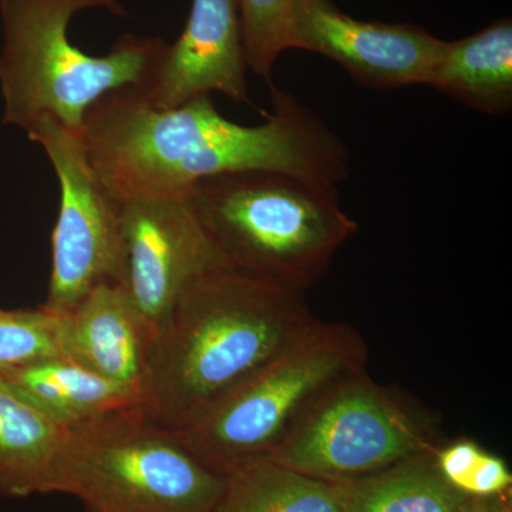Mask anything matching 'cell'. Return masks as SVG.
I'll return each instance as SVG.
<instances>
[{
    "label": "cell",
    "mask_w": 512,
    "mask_h": 512,
    "mask_svg": "<svg viewBox=\"0 0 512 512\" xmlns=\"http://www.w3.org/2000/svg\"><path fill=\"white\" fill-rule=\"evenodd\" d=\"M271 96L265 123L242 126L222 116L211 94L160 110L138 89L116 90L87 110L80 137L119 201L190 197L205 178L245 171L339 188L350 174L348 147L291 93L271 86Z\"/></svg>",
    "instance_id": "1"
},
{
    "label": "cell",
    "mask_w": 512,
    "mask_h": 512,
    "mask_svg": "<svg viewBox=\"0 0 512 512\" xmlns=\"http://www.w3.org/2000/svg\"><path fill=\"white\" fill-rule=\"evenodd\" d=\"M319 320L303 292L229 266L211 269L158 322L141 410L180 429Z\"/></svg>",
    "instance_id": "2"
},
{
    "label": "cell",
    "mask_w": 512,
    "mask_h": 512,
    "mask_svg": "<svg viewBox=\"0 0 512 512\" xmlns=\"http://www.w3.org/2000/svg\"><path fill=\"white\" fill-rule=\"evenodd\" d=\"M104 9L124 16L119 0H0L3 123L28 131L50 117L80 133L87 110L111 92L147 89L167 43L127 35L109 55H87L69 39L73 16Z\"/></svg>",
    "instance_id": "3"
},
{
    "label": "cell",
    "mask_w": 512,
    "mask_h": 512,
    "mask_svg": "<svg viewBox=\"0 0 512 512\" xmlns=\"http://www.w3.org/2000/svg\"><path fill=\"white\" fill-rule=\"evenodd\" d=\"M190 198L229 268L305 293L328 272L357 224L339 188L269 171L205 178Z\"/></svg>",
    "instance_id": "4"
},
{
    "label": "cell",
    "mask_w": 512,
    "mask_h": 512,
    "mask_svg": "<svg viewBox=\"0 0 512 512\" xmlns=\"http://www.w3.org/2000/svg\"><path fill=\"white\" fill-rule=\"evenodd\" d=\"M225 485L173 429L131 407L66 429L47 494L96 512H210Z\"/></svg>",
    "instance_id": "5"
},
{
    "label": "cell",
    "mask_w": 512,
    "mask_h": 512,
    "mask_svg": "<svg viewBox=\"0 0 512 512\" xmlns=\"http://www.w3.org/2000/svg\"><path fill=\"white\" fill-rule=\"evenodd\" d=\"M366 362L359 330L319 320L301 339L174 431L195 456L228 474L249 461L271 457L320 394L343 377L365 370Z\"/></svg>",
    "instance_id": "6"
},
{
    "label": "cell",
    "mask_w": 512,
    "mask_h": 512,
    "mask_svg": "<svg viewBox=\"0 0 512 512\" xmlns=\"http://www.w3.org/2000/svg\"><path fill=\"white\" fill-rule=\"evenodd\" d=\"M437 448L430 420L376 383L365 369L320 394L268 458L305 476L339 484Z\"/></svg>",
    "instance_id": "7"
},
{
    "label": "cell",
    "mask_w": 512,
    "mask_h": 512,
    "mask_svg": "<svg viewBox=\"0 0 512 512\" xmlns=\"http://www.w3.org/2000/svg\"><path fill=\"white\" fill-rule=\"evenodd\" d=\"M45 150L60 185V208L52 237L46 309L72 311L103 284H117L121 264L120 201L96 174L80 133L50 117L26 131Z\"/></svg>",
    "instance_id": "8"
},
{
    "label": "cell",
    "mask_w": 512,
    "mask_h": 512,
    "mask_svg": "<svg viewBox=\"0 0 512 512\" xmlns=\"http://www.w3.org/2000/svg\"><path fill=\"white\" fill-rule=\"evenodd\" d=\"M117 285L154 326L185 289L224 265L190 197L120 201Z\"/></svg>",
    "instance_id": "9"
},
{
    "label": "cell",
    "mask_w": 512,
    "mask_h": 512,
    "mask_svg": "<svg viewBox=\"0 0 512 512\" xmlns=\"http://www.w3.org/2000/svg\"><path fill=\"white\" fill-rule=\"evenodd\" d=\"M446 46L417 26L353 19L332 0H302L289 36V49L328 57L375 90L429 86Z\"/></svg>",
    "instance_id": "10"
},
{
    "label": "cell",
    "mask_w": 512,
    "mask_h": 512,
    "mask_svg": "<svg viewBox=\"0 0 512 512\" xmlns=\"http://www.w3.org/2000/svg\"><path fill=\"white\" fill-rule=\"evenodd\" d=\"M247 70L238 0H192L183 35L167 45L147 89L138 90L160 110L214 92L252 106Z\"/></svg>",
    "instance_id": "11"
},
{
    "label": "cell",
    "mask_w": 512,
    "mask_h": 512,
    "mask_svg": "<svg viewBox=\"0 0 512 512\" xmlns=\"http://www.w3.org/2000/svg\"><path fill=\"white\" fill-rule=\"evenodd\" d=\"M62 316L64 356L141 394L156 326L120 285L94 288Z\"/></svg>",
    "instance_id": "12"
},
{
    "label": "cell",
    "mask_w": 512,
    "mask_h": 512,
    "mask_svg": "<svg viewBox=\"0 0 512 512\" xmlns=\"http://www.w3.org/2000/svg\"><path fill=\"white\" fill-rule=\"evenodd\" d=\"M0 376L63 429L141 407V394L104 379L66 356L0 369Z\"/></svg>",
    "instance_id": "13"
},
{
    "label": "cell",
    "mask_w": 512,
    "mask_h": 512,
    "mask_svg": "<svg viewBox=\"0 0 512 512\" xmlns=\"http://www.w3.org/2000/svg\"><path fill=\"white\" fill-rule=\"evenodd\" d=\"M429 86L481 113L510 114L511 20H500L476 35L447 42Z\"/></svg>",
    "instance_id": "14"
},
{
    "label": "cell",
    "mask_w": 512,
    "mask_h": 512,
    "mask_svg": "<svg viewBox=\"0 0 512 512\" xmlns=\"http://www.w3.org/2000/svg\"><path fill=\"white\" fill-rule=\"evenodd\" d=\"M64 434L0 376V495L47 494Z\"/></svg>",
    "instance_id": "15"
},
{
    "label": "cell",
    "mask_w": 512,
    "mask_h": 512,
    "mask_svg": "<svg viewBox=\"0 0 512 512\" xmlns=\"http://www.w3.org/2000/svg\"><path fill=\"white\" fill-rule=\"evenodd\" d=\"M424 451L348 483L332 484L345 512H460L468 495L441 476Z\"/></svg>",
    "instance_id": "16"
},
{
    "label": "cell",
    "mask_w": 512,
    "mask_h": 512,
    "mask_svg": "<svg viewBox=\"0 0 512 512\" xmlns=\"http://www.w3.org/2000/svg\"><path fill=\"white\" fill-rule=\"evenodd\" d=\"M210 512H345L332 484L259 458L227 474Z\"/></svg>",
    "instance_id": "17"
},
{
    "label": "cell",
    "mask_w": 512,
    "mask_h": 512,
    "mask_svg": "<svg viewBox=\"0 0 512 512\" xmlns=\"http://www.w3.org/2000/svg\"><path fill=\"white\" fill-rule=\"evenodd\" d=\"M302 0H238L248 69L272 86V70L289 49L293 15Z\"/></svg>",
    "instance_id": "18"
},
{
    "label": "cell",
    "mask_w": 512,
    "mask_h": 512,
    "mask_svg": "<svg viewBox=\"0 0 512 512\" xmlns=\"http://www.w3.org/2000/svg\"><path fill=\"white\" fill-rule=\"evenodd\" d=\"M64 356L62 316L40 305L33 309L0 308V369Z\"/></svg>",
    "instance_id": "19"
},
{
    "label": "cell",
    "mask_w": 512,
    "mask_h": 512,
    "mask_svg": "<svg viewBox=\"0 0 512 512\" xmlns=\"http://www.w3.org/2000/svg\"><path fill=\"white\" fill-rule=\"evenodd\" d=\"M511 485L512 474L507 463L484 450L460 491L468 497H494L510 493Z\"/></svg>",
    "instance_id": "20"
},
{
    "label": "cell",
    "mask_w": 512,
    "mask_h": 512,
    "mask_svg": "<svg viewBox=\"0 0 512 512\" xmlns=\"http://www.w3.org/2000/svg\"><path fill=\"white\" fill-rule=\"evenodd\" d=\"M483 453V448L476 441L460 439L437 448L434 460L441 476L460 491Z\"/></svg>",
    "instance_id": "21"
},
{
    "label": "cell",
    "mask_w": 512,
    "mask_h": 512,
    "mask_svg": "<svg viewBox=\"0 0 512 512\" xmlns=\"http://www.w3.org/2000/svg\"><path fill=\"white\" fill-rule=\"evenodd\" d=\"M460 512H512L510 493L494 497H468Z\"/></svg>",
    "instance_id": "22"
},
{
    "label": "cell",
    "mask_w": 512,
    "mask_h": 512,
    "mask_svg": "<svg viewBox=\"0 0 512 512\" xmlns=\"http://www.w3.org/2000/svg\"><path fill=\"white\" fill-rule=\"evenodd\" d=\"M86 512H96V511H90V510H86Z\"/></svg>",
    "instance_id": "23"
}]
</instances>
